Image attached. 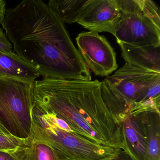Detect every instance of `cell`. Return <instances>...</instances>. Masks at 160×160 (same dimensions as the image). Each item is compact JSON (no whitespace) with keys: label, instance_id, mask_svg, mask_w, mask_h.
<instances>
[{"label":"cell","instance_id":"cell-9","mask_svg":"<svg viewBox=\"0 0 160 160\" xmlns=\"http://www.w3.org/2000/svg\"><path fill=\"white\" fill-rule=\"evenodd\" d=\"M118 44L126 62L143 70L160 73V44L142 46Z\"/></svg>","mask_w":160,"mask_h":160},{"label":"cell","instance_id":"cell-14","mask_svg":"<svg viewBox=\"0 0 160 160\" xmlns=\"http://www.w3.org/2000/svg\"><path fill=\"white\" fill-rule=\"evenodd\" d=\"M85 0H50L48 4L62 23H77L78 14Z\"/></svg>","mask_w":160,"mask_h":160},{"label":"cell","instance_id":"cell-7","mask_svg":"<svg viewBox=\"0 0 160 160\" xmlns=\"http://www.w3.org/2000/svg\"><path fill=\"white\" fill-rule=\"evenodd\" d=\"M113 35L118 43L134 46L160 44V27L141 14L121 13Z\"/></svg>","mask_w":160,"mask_h":160},{"label":"cell","instance_id":"cell-18","mask_svg":"<svg viewBox=\"0 0 160 160\" xmlns=\"http://www.w3.org/2000/svg\"><path fill=\"white\" fill-rule=\"evenodd\" d=\"M0 160H17L14 154L0 151Z\"/></svg>","mask_w":160,"mask_h":160},{"label":"cell","instance_id":"cell-15","mask_svg":"<svg viewBox=\"0 0 160 160\" xmlns=\"http://www.w3.org/2000/svg\"><path fill=\"white\" fill-rule=\"evenodd\" d=\"M28 139L18 138L12 136L0 134V151L12 154L18 148L27 143Z\"/></svg>","mask_w":160,"mask_h":160},{"label":"cell","instance_id":"cell-8","mask_svg":"<svg viewBox=\"0 0 160 160\" xmlns=\"http://www.w3.org/2000/svg\"><path fill=\"white\" fill-rule=\"evenodd\" d=\"M120 15L116 0H85L76 23L90 32L113 34Z\"/></svg>","mask_w":160,"mask_h":160},{"label":"cell","instance_id":"cell-13","mask_svg":"<svg viewBox=\"0 0 160 160\" xmlns=\"http://www.w3.org/2000/svg\"><path fill=\"white\" fill-rule=\"evenodd\" d=\"M27 139V143L13 153L17 160H60L54 150L47 144Z\"/></svg>","mask_w":160,"mask_h":160},{"label":"cell","instance_id":"cell-12","mask_svg":"<svg viewBox=\"0 0 160 160\" xmlns=\"http://www.w3.org/2000/svg\"><path fill=\"white\" fill-rule=\"evenodd\" d=\"M160 114L155 110L141 113L148 138L147 160H160Z\"/></svg>","mask_w":160,"mask_h":160},{"label":"cell","instance_id":"cell-19","mask_svg":"<svg viewBox=\"0 0 160 160\" xmlns=\"http://www.w3.org/2000/svg\"><path fill=\"white\" fill-rule=\"evenodd\" d=\"M6 11V2L0 0V23L4 18Z\"/></svg>","mask_w":160,"mask_h":160},{"label":"cell","instance_id":"cell-2","mask_svg":"<svg viewBox=\"0 0 160 160\" xmlns=\"http://www.w3.org/2000/svg\"><path fill=\"white\" fill-rule=\"evenodd\" d=\"M32 96L33 106L63 120L76 135L131 153L124 119L104 102L99 80L43 78L34 81Z\"/></svg>","mask_w":160,"mask_h":160},{"label":"cell","instance_id":"cell-4","mask_svg":"<svg viewBox=\"0 0 160 160\" xmlns=\"http://www.w3.org/2000/svg\"><path fill=\"white\" fill-rule=\"evenodd\" d=\"M34 81L0 77V122L18 138L30 136Z\"/></svg>","mask_w":160,"mask_h":160},{"label":"cell","instance_id":"cell-1","mask_svg":"<svg viewBox=\"0 0 160 160\" xmlns=\"http://www.w3.org/2000/svg\"><path fill=\"white\" fill-rule=\"evenodd\" d=\"M16 54L43 78L90 81L92 77L64 24L41 0H23L1 22Z\"/></svg>","mask_w":160,"mask_h":160},{"label":"cell","instance_id":"cell-11","mask_svg":"<svg viewBox=\"0 0 160 160\" xmlns=\"http://www.w3.org/2000/svg\"><path fill=\"white\" fill-rule=\"evenodd\" d=\"M40 76L37 70L16 53L0 51V77L35 80Z\"/></svg>","mask_w":160,"mask_h":160},{"label":"cell","instance_id":"cell-17","mask_svg":"<svg viewBox=\"0 0 160 160\" xmlns=\"http://www.w3.org/2000/svg\"><path fill=\"white\" fill-rule=\"evenodd\" d=\"M100 160H135L130 153L124 151H121L119 152L111 157L105 158Z\"/></svg>","mask_w":160,"mask_h":160},{"label":"cell","instance_id":"cell-10","mask_svg":"<svg viewBox=\"0 0 160 160\" xmlns=\"http://www.w3.org/2000/svg\"><path fill=\"white\" fill-rule=\"evenodd\" d=\"M141 113L127 115L123 122L127 146L135 160H147L148 155L147 132Z\"/></svg>","mask_w":160,"mask_h":160},{"label":"cell","instance_id":"cell-20","mask_svg":"<svg viewBox=\"0 0 160 160\" xmlns=\"http://www.w3.org/2000/svg\"><path fill=\"white\" fill-rule=\"evenodd\" d=\"M0 134L5 136H13L8 131L7 129L4 127V125L0 122Z\"/></svg>","mask_w":160,"mask_h":160},{"label":"cell","instance_id":"cell-16","mask_svg":"<svg viewBox=\"0 0 160 160\" xmlns=\"http://www.w3.org/2000/svg\"><path fill=\"white\" fill-rule=\"evenodd\" d=\"M13 46L9 41L3 30L0 28V51L13 54Z\"/></svg>","mask_w":160,"mask_h":160},{"label":"cell","instance_id":"cell-5","mask_svg":"<svg viewBox=\"0 0 160 160\" xmlns=\"http://www.w3.org/2000/svg\"><path fill=\"white\" fill-rule=\"evenodd\" d=\"M106 79L127 101L160 111V73L143 70L126 62Z\"/></svg>","mask_w":160,"mask_h":160},{"label":"cell","instance_id":"cell-3","mask_svg":"<svg viewBox=\"0 0 160 160\" xmlns=\"http://www.w3.org/2000/svg\"><path fill=\"white\" fill-rule=\"evenodd\" d=\"M29 138L50 146L60 160H100L111 157L122 150L97 145L62 130L34 107Z\"/></svg>","mask_w":160,"mask_h":160},{"label":"cell","instance_id":"cell-6","mask_svg":"<svg viewBox=\"0 0 160 160\" xmlns=\"http://www.w3.org/2000/svg\"><path fill=\"white\" fill-rule=\"evenodd\" d=\"M76 41L86 65L95 75L108 76L117 70L116 52L104 36L93 32H83Z\"/></svg>","mask_w":160,"mask_h":160}]
</instances>
